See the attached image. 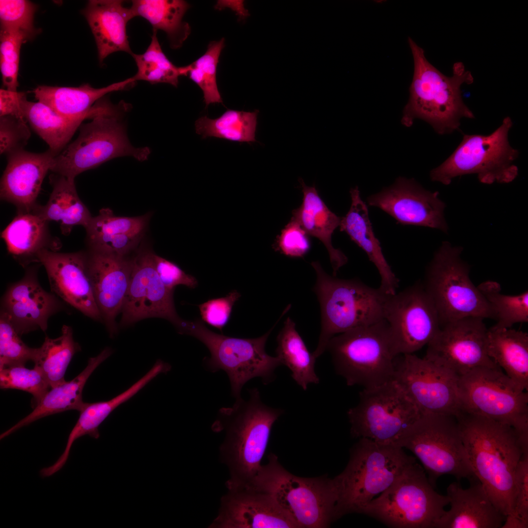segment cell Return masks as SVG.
I'll return each mask as SVG.
<instances>
[{
  "mask_svg": "<svg viewBox=\"0 0 528 528\" xmlns=\"http://www.w3.org/2000/svg\"><path fill=\"white\" fill-rule=\"evenodd\" d=\"M457 418L475 475L496 508L512 516L515 473L528 443L508 425L463 412Z\"/></svg>",
  "mask_w": 528,
  "mask_h": 528,
  "instance_id": "1",
  "label": "cell"
},
{
  "mask_svg": "<svg viewBox=\"0 0 528 528\" xmlns=\"http://www.w3.org/2000/svg\"><path fill=\"white\" fill-rule=\"evenodd\" d=\"M248 391V399L241 397L220 408L212 426L214 432L225 433L220 456L229 473L227 489L245 487L258 473L273 425L284 412L265 404L257 388Z\"/></svg>",
  "mask_w": 528,
  "mask_h": 528,
  "instance_id": "2",
  "label": "cell"
},
{
  "mask_svg": "<svg viewBox=\"0 0 528 528\" xmlns=\"http://www.w3.org/2000/svg\"><path fill=\"white\" fill-rule=\"evenodd\" d=\"M414 63L410 87V97L401 119L405 127H411L416 119L430 124L439 134L451 133L459 129L463 118H475L464 103L461 86L473 82L471 73L463 65L457 63L451 76H447L427 60L423 49L408 38Z\"/></svg>",
  "mask_w": 528,
  "mask_h": 528,
  "instance_id": "3",
  "label": "cell"
},
{
  "mask_svg": "<svg viewBox=\"0 0 528 528\" xmlns=\"http://www.w3.org/2000/svg\"><path fill=\"white\" fill-rule=\"evenodd\" d=\"M245 487L271 496L298 528H327L337 519L339 493L335 477L295 476L285 469L273 454Z\"/></svg>",
  "mask_w": 528,
  "mask_h": 528,
  "instance_id": "4",
  "label": "cell"
},
{
  "mask_svg": "<svg viewBox=\"0 0 528 528\" xmlns=\"http://www.w3.org/2000/svg\"><path fill=\"white\" fill-rule=\"evenodd\" d=\"M311 265L316 274L313 290L321 309V331L317 346L312 352L317 359L326 351L329 341L334 336L383 319L388 294L356 278L331 276L318 261L312 262Z\"/></svg>",
  "mask_w": 528,
  "mask_h": 528,
  "instance_id": "5",
  "label": "cell"
},
{
  "mask_svg": "<svg viewBox=\"0 0 528 528\" xmlns=\"http://www.w3.org/2000/svg\"><path fill=\"white\" fill-rule=\"evenodd\" d=\"M415 461L396 444L359 439L351 449L346 468L335 477L339 492L337 518L348 513H359Z\"/></svg>",
  "mask_w": 528,
  "mask_h": 528,
  "instance_id": "6",
  "label": "cell"
},
{
  "mask_svg": "<svg viewBox=\"0 0 528 528\" xmlns=\"http://www.w3.org/2000/svg\"><path fill=\"white\" fill-rule=\"evenodd\" d=\"M119 107L103 98L101 106L88 123L82 124L78 137L53 159L50 171L74 180L83 172L114 158H148V147L135 148L127 137Z\"/></svg>",
  "mask_w": 528,
  "mask_h": 528,
  "instance_id": "7",
  "label": "cell"
},
{
  "mask_svg": "<svg viewBox=\"0 0 528 528\" xmlns=\"http://www.w3.org/2000/svg\"><path fill=\"white\" fill-rule=\"evenodd\" d=\"M274 328L254 338L215 333L200 320H182L176 329L179 333L194 336L207 348L210 355L203 360L205 368L212 373L224 371L229 378L231 394L236 399L241 397L243 386L252 378L259 377L265 385L275 379V370L282 365L277 356L269 355L265 350Z\"/></svg>",
  "mask_w": 528,
  "mask_h": 528,
  "instance_id": "8",
  "label": "cell"
},
{
  "mask_svg": "<svg viewBox=\"0 0 528 528\" xmlns=\"http://www.w3.org/2000/svg\"><path fill=\"white\" fill-rule=\"evenodd\" d=\"M326 351L348 386L370 389L393 379L397 356L384 319L334 336Z\"/></svg>",
  "mask_w": 528,
  "mask_h": 528,
  "instance_id": "9",
  "label": "cell"
},
{
  "mask_svg": "<svg viewBox=\"0 0 528 528\" xmlns=\"http://www.w3.org/2000/svg\"><path fill=\"white\" fill-rule=\"evenodd\" d=\"M448 504L447 496L434 490L423 467L415 461L359 513L391 528H434Z\"/></svg>",
  "mask_w": 528,
  "mask_h": 528,
  "instance_id": "10",
  "label": "cell"
},
{
  "mask_svg": "<svg viewBox=\"0 0 528 528\" xmlns=\"http://www.w3.org/2000/svg\"><path fill=\"white\" fill-rule=\"evenodd\" d=\"M406 448L418 459L434 486L444 475L463 478L471 483L475 475L457 417L441 414L422 415L395 443Z\"/></svg>",
  "mask_w": 528,
  "mask_h": 528,
  "instance_id": "11",
  "label": "cell"
},
{
  "mask_svg": "<svg viewBox=\"0 0 528 528\" xmlns=\"http://www.w3.org/2000/svg\"><path fill=\"white\" fill-rule=\"evenodd\" d=\"M509 116L488 135L464 134L452 154L430 174L432 181L449 185L456 177L476 174L484 184L507 183L515 179L518 168L515 161L519 151L508 141L512 126Z\"/></svg>",
  "mask_w": 528,
  "mask_h": 528,
  "instance_id": "12",
  "label": "cell"
},
{
  "mask_svg": "<svg viewBox=\"0 0 528 528\" xmlns=\"http://www.w3.org/2000/svg\"><path fill=\"white\" fill-rule=\"evenodd\" d=\"M462 411L513 428L528 443V395L500 368H476L459 377Z\"/></svg>",
  "mask_w": 528,
  "mask_h": 528,
  "instance_id": "13",
  "label": "cell"
},
{
  "mask_svg": "<svg viewBox=\"0 0 528 528\" xmlns=\"http://www.w3.org/2000/svg\"><path fill=\"white\" fill-rule=\"evenodd\" d=\"M462 249L443 242L434 254L422 283L438 314L440 325L467 317L492 319L484 297L471 281Z\"/></svg>",
  "mask_w": 528,
  "mask_h": 528,
  "instance_id": "14",
  "label": "cell"
},
{
  "mask_svg": "<svg viewBox=\"0 0 528 528\" xmlns=\"http://www.w3.org/2000/svg\"><path fill=\"white\" fill-rule=\"evenodd\" d=\"M351 433L381 443H395L421 413L394 379L359 393L356 406L347 412Z\"/></svg>",
  "mask_w": 528,
  "mask_h": 528,
  "instance_id": "15",
  "label": "cell"
},
{
  "mask_svg": "<svg viewBox=\"0 0 528 528\" xmlns=\"http://www.w3.org/2000/svg\"><path fill=\"white\" fill-rule=\"evenodd\" d=\"M383 319L397 356L413 354L427 345L440 327L436 308L421 282L388 295Z\"/></svg>",
  "mask_w": 528,
  "mask_h": 528,
  "instance_id": "16",
  "label": "cell"
},
{
  "mask_svg": "<svg viewBox=\"0 0 528 528\" xmlns=\"http://www.w3.org/2000/svg\"><path fill=\"white\" fill-rule=\"evenodd\" d=\"M400 355L396 359L393 379L422 415L461 414L458 376L424 358Z\"/></svg>",
  "mask_w": 528,
  "mask_h": 528,
  "instance_id": "17",
  "label": "cell"
},
{
  "mask_svg": "<svg viewBox=\"0 0 528 528\" xmlns=\"http://www.w3.org/2000/svg\"><path fill=\"white\" fill-rule=\"evenodd\" d=\"M484 320L467 317L442 325L428 344L424 358L458 377L478 367L500 368L487 354L488 329Z\"/></svg>",
  "mask_w": 528,
  "mask_h": 528,
  "instance_id": "18",
  "label": "cell"
},
{
  "mask_svg": "<svg viewBox=\"0 0 528 528\" xmlns=\"http://www.w3.org/2000/svg\"><path fill=\"white\" fill-rule=\"evenodd\" d=\"M153 254L150 250L141 249L132 260L129 285L121 311L122 326L159 317L176 327L182 320L176 310L174 291L165 287L155 270Z\"/></svg>",
  "mask_w": 528,
  "mask_h": 528,
  "instance_id": "19",
  "label": "cell"
},
{
  "mask_svg": "<svg viewBox=\"0 0 528 528\" xmlns=\"http://www.w3.org/2000/svg\"><path fill=\"white\" fill-rule=\"evenodd\" d=\"M368 205L379 208L402 225L438 229L446 233L444 203L438 192L424 189L414 178L397 177L392 185L369 196Z\"/></svg>",
  "mask_w": 528,
  "mask_h": 528,
  "instance_id": "20",
  "label": "cell"
},
{
  "mask_svg": "<svg viewBox=\"0 0 528 528\" xmlns=\"http://www.w3.org/2000/svg\"><path fill=\"white\" fill-rule=\"evenodd\" d=\"M211 528H295L291 517L269 495L247 487L227 489Z\"/></svg>",
  "mask_w": 528,
  "mask_h": 528,
  "instance_id": "21",
  "label": "cell"
},
{
  "mask_svg": "<svg viewBox=\"0 0 528 528\" xmlns=\"http://www.w3.org/2000/svg\"><path fill=\"white\" fill-rule=\"evenodd\" d=\"M37 258L46 270L52 293L88 317L103 321L88 274L86 252L44 249Z\"/></svg>",
  "mask_w": 528,
  "mask_h": 528,
  "instance_id": "22",
  "label": "cell"
},
{
  "mask_svg": "<svg viewBox=\"0 0 528 528\" xmlns=\"http://www.w3.org/2000/svg\"><path fill=\"white\" fill-rule=\"evenodd\" d=\"M87 267L94 299L110 337L117 332L115 319L121 312L129 285L132 260L89 250Z\"/></svg>",
  "mask_w": 528,
  "mask_h": 528,
  "instance_id": "23",
  "label": "cell"
},
{
  "mask_svg": "<svg viewBox=\"0 0 528 528\" xmlns=\"http://www.w3.org/2000/svg\"><path fill=\"white\" fill-rule=\"evenodd\" d=\"M37 267L11 285L2 299V309L20 335L36 330L45 331L49 318L63 309L56 295L44 290L37 278Z\"/></svg>",
  "mask_w": 528,
  "mask_h": 528,
  "instance_id": "24",
  "label": "cell"
},
{
  "mask_svg": "<svg viewBox=\"0 0 528 528\" xmlns=\"http://www.w3.org/2000/svg\"><path fill=\"white\" fill-rule=\"evenodd\" d=\"M55 156L49 149L41 153L22 150L8 155L0 180L1 199L14 204L18 212L32 211L37 205L43 181Z\"/></svg>",
  "mask_w": 528,
  "mask_h": 528,
  "instance_id": "25",
  "label": "cell"
},
{
  "mask_svg": "<svg viewBox=\"0 0 528 528\" xmlns=\"http://www.w3.org/2000/svg\"><path fill=\"white\" fill-rule=\"evenodd\" d=\"M450 509L434 528H500L506 517L495 506L479 481L463 489L457 482L447 488Z\"/></svg>",
  "mask_w": 528,
  "mask_h": 528,
  "instance_id": "26",
  "label": "cell"
},
{
  "mask_svg": "<svg viewBox=\"0 0 528 528\" xmlns=\"http://www.w3.org/2000/svg\"><path fill=\"white\" fill-rule=\"evenodd\" d=\"M120 0H91L83 10L94 36L99 62L115 52L132 51L127 34V24L135 17L131 8Z\"/></svg>",
  "mask_w": 528,
  "mask_h": 528,
  "instance_id": "27",
  "label": "cell"
},
{
  "mask_svg": "<svg viewBox=\"0 0 528 528\" xmlns=\"http://www.w3.org/2000/svg\"><path fill=\"white\" fill-rule=\"evenodd\" d=\"M170 370V364L158 360L145 375L111 399L94 403L85 402L79 411V417L68 436L64 452L54 463L43 468L44 474L49 477L60 470L67 461L75 440L85 435L98 439L100 436L99 426L114 409L133 397L157 375L168 373Z\"/></svg>",
  "mask_w": 528,
  "mask_h": 528,
  "instance_id": "28",
  "label": "cell"
},
{
  "mask_svg": "<svg viewBox=\"0 0 528 528\" xmlns=\"http://www.w3.org/2000/svg\"><path fill=\"white\" fill-rule=\"evenodd\" d=\"M350 193L351 205L346 215L341 218L340 230L348 234L376 267L380 276L379 289L386 294H394L399 281L385 259L380 242L374 233L368 206L362 199L358 186L351 188Z\"/></svg>",
  "mask_w": 528,
  "mask_h": 528,
  "instance_id": "29",
  "label": "cell"
},
{
  "mask_svg": "<svg viewBox=\"0 0 528 528\" xmlns=\"http://www.w3.org/2000/svg\"><path fill=\"white\" fill-rule=\"evenodd\" d=\"M133 77L105 87L95 88L86 84L78 87L39 86L33 92L57 113L70 118L90 119L101 107L100 99L109 93L124 90L133 84Z\"/></svg>",
  "mask_w": 528,
  "mask_h": 528,
  "instance_id": "30",
  "label": "cell"
},
{
  "mask_svg": "<svg viewBox=\"0 0 528 528\" xmlns=\"http://www.w3.org/2000/svg\"><path fill=\"white\" fill-rule=\"evenodd\" d=\"M48 223L34 211L18 212L2 232L8 252L23 267L38 263L41 251H57L60 248V242L51 236Z\"/></svg>",
  "mask_w": 528,
  "mask_h": 528,
  "instance_id": "31",
  "label": "cell"
},
{
  "mask_svg": "<svg viewBox=\"0 0 528 528\" xmlns=\"http://www.w3.org/2000/svg\"><path fill=\"white\" fill-rule=\"evenodd\" d=\"M112 352L110 348H106L97 356L89 358L86 367L72 380L50 388L33 411L1 434L0 439L44 417L67 410L79 411L85 404L82 399V393L86 382L93 371Z\"/></svg>",
  "mask_w": 528,
  "mask_h": 528,
  "instance_id": "32",
  "label": "cell"
},
{
  "mask_svg": "<svg viewBox=\"0 0 528 528\" xmlns=\"http://www.w3.org/2000/svg\"><path fill=\"white\" fill-rule=\"evenodd\" d=\"M299 181L303 201L299 207L293 211L291 219L299 223L308 235L316 237L323 243L329 255L333 275L335 276L348 261L344 253L334 248L331 243V236L339 227L341 218L328 207L314 186H307L302 179Z\"/></svg>",
  "mask_w": 528,
  "mask_h": 528,
  "instance_id": "33",
  "label": "cell"
},
{
  "mask_svg": "<svg viewBox=\"0 0 528 528\" xmlns=\"http://www.w3.org/2000/svg\"><path fill=\"white\" fill-rule=\"evenodd\" d=\"M489 357L522 389H528V334L511 328L488 329Z\"/></svg>",
  "mask_w": 528,
  "mask_h": 528,
  "instance_id": "34",
  "label": "cell"
},
{
  "mask_svg": "<svg viewBox=\"0 0 528 528\" xmlns=\"http://www.w3.org/2000/svg\"><path fill=\"white\" fill-rule=\"evenodd\" d=\"M52 190L44 206L37 205L33 211L49 222L61 225L64 235H68L76 225L86 228L92 217L77 194L74 180L53 174L50 176Z\"/></svg>",
  "mask_w": 528,
  "mask_h": 528,
  "instance_id": "35",
  "label": "cell"
},
{
  "mask_svg": "<svg viewBox=\"0 0 528 528\" xmlns=\"http://www.w3.org/2000/svg\"><path fill=\"white\" fill-rule=\"evenodd\" d=\"M190 5L182 0H134L131 7L134 17L147 20L154 30L165 32L172 48L180 47L191 32L183 17Z\"/></svg>",
  "mask_w": 528,
  "mask_h": 528,
  "instance_id": "36",
  "label": "cell"
},
{
  "mask_svg": "<svg viewBox=\"0 0 528 528\" xmlns=\"http://www.w3.org/2000/svg\"><path fill=\"white\" fill-rule=\"evenodd\" d=\"M22 108L26 121L56 155L67 145L85 120L64 117L42 102L28 101L26 96L22 100Z\"/></svg>",
  "mask_w": 528,
  "mask_h": 528,
  "instance_id": "37",
  "label": "cell"
},
{
  "mask_svg": "<svg viewBox=\"0 0 528 528\" xmlns=\"http://www.w3.org/2000/svg\"><path fill=\"white\" fill-rule=\"evenodd\" d=\"M277 342L276 356L282 365L290 370L291 377L298 385L306 390L308 384L319 383L320 380L315 372L316 358L308 351L290 317L284 322Z\"/></svg>",
  "mask_w": 528,
  "mask_h": 528,
  "instance_id": "38",
  "label": "cell"
},
{
  "mask_svg": "<svg viewBox=\"0 0 528 528\" xmlns=\"http://www.w3.org/2000/svg\"><path fill=\"white\" fill-rule=\"evenodd\" d=\"M81 350L73 337L71 327L64 325L61 335L54 339L45 338L42 346L36 348L33 360L34 367L39 369L50 388L66 381L65 375L74 355Z\"/></svg>",
  "mask_w": 528,
  "mask_h": 528,
  "instance_id": "39",
  "label": "cell"
},
{
  "mask_svg": "<svg viewBox=\"0 0 528 528\" xmlns=\"http://www.w3.org/2000/svg\"><path fill=\"white\" fill-rule=\"evenodd\" d=\"M259 110H227L215 119L202 116L195 122L196 132L203 138L215 137L232 141H256L255 132Z\"/></svg>",
  "mask_w": 528,
  "mask_h": 528,
  "instance_id": "40",
  "label": "cell"
},
{
  "mask_svg": "<svg viewBox=\"0 0 528 528\" xmlns=\"http://www.w3.org/2000/svg\"><path fill=\"white\" fill-rule=\"evenodd\" d=\"M487 302L496 323L492 328L508 329L517 323L528 322V291L516 295L501 293L500 285L486 281L477 286Z\"/></svg>",
  "mask_w": 528,
  "mask_h": 528,
  "instance_id": "41",
  "label": "cell"
},
{
  "mask_svg": "<svg viewBox=\"0 0 528 528\" xmlns=\"http://www.w3.org/2000/svg\"><path fill=\"white\" fill-rule=\"evenodd\" d=\"M151 42L142 54L132 53L137 71L133 76L135 81L142 80L154 84L167 83L177 87L178 78L183 75L182 67L175 66L163 52L154 30Z\"/></svg>",
  "mask_w": 528,
  "mask_h": 528,
  "instance_id": "42",
  "label": "cell"
},
{
  "mask_svg": "<svg viewBox=\"0 0 528 528\" xmlns=\"http://www.w3.org/2000/svg\"><path fill=\"white\" fill-rule=\"evenodd\" d=\"M224 46V38L210 42L203 55L191 64L183 66L184 75H188L202 90L206 107L211 104L222 103L217 86L216 73Z\"/></svg>",
  "mask_w": 528,
  "mask_h": 528,
  "instance_id": "43",
  "label": "cell"
},
{
  "mask_svg": "<svg viewBox=\"0 0 528 528\" xmlns=\"http://www.w3.org/2000/svg\"><path fill=\"white\" fill-rule=\"evenodd\" d=\"M150 217L149 214L134 217H118L110 209L102 208L97 216L92 217L85 228L86 239L122 234H143Z\"/></svg>",
  "mask_w": 528,
  "mask_h": 528,
  "instance_id": "44",
  "label": "cell"
},
{
  "mask_svg": "<svg viewBox=\"0 0 528 528\" xmlns=\"http://www.w3.org/2000/svg\"><path fill=\"white\" fill-rule=\"evenodd\" d=\"M0 387L2 389H18L33 396V408L50 386L42 372L34 367L29 369L24 365H13L0 369Z\"/></svg>",
  "mask_w": 528,
  "mask_h": 528,
  "instance_id": "45",
  "label": "cell"
},
{
  "mask_svg": "<svg viewBox=\"0 0 528 528\" xmlns=\"http://www.w3.org/2000/svg\"><path fill=\"white\" fill-rule=\"evenodd\" d=\"M36 5L26 0H0V30L19 33L26 40L38 33L34 24Z\"/></svg>",
  "mask_w": 528,
  "mask_h": 528,
  "instance_id": "46",
  "label": "cell"
},
{
  "mask_svg": "<svg viewBox=\"0 0 528 528\" xmlns=\"http://www.w3.org/2000/svg\"><path fill=\"white\" fill-rule=\"evenodd\" d=\"M8 316L0 312V369L13 365H24L33 361L36 348L23 343Z\"/></svg>",
  "mask_w": 528,
  "mask_h": 528,
  "instance_id": "47",
  "label": "cell"
},
{
  "mask_svg": "<svg viewBox=\"0 0 528 528\" xmlns=\"http://www.w3.org/2000/svg\"><path fill=\"white\" fill-rule=\"evenodd\" d=\"M26 41L19 33L0 30V68L3 84L9 90L17 91L20 50Z\"/></svg>",
  "mask_w": 528,
  "mask_h": 528,
  "instance_id": "48",
  "label": "cell"
},
{
  "mask_svg": "<svg viewBox=\"0 0 528 528\" xmlns=\"http://www.w3.org/2000/svg\"><path fill=\"white\" fill-rule=\"evenodd\" d=\"M528 528V452L522 456L515 477L513 514L506 517L502 528Z\"/></svg>",
  "mask_w": 528,
  "mask_h": 528,
  "instance_id": "49",
  "label": "cell"
},
{
  "mask_svg": "<svg viewBox=\"0 0 528 528\" xmlns=\"http://www.w3.org/2000/svg\"><path fill=\"white\" fill-rule=\"evenodd\" d=\"M25 119L10 115L0 116V152L7 156L24 150L31 135Z\"/></svg>",
  "mask_w": 528,
  "mask_h": 528,
  "instance_id": "50",
  "label": "cell"
},
{
  "mask_svg": "<svg viewBox=\"0 0 528 528\" xmlns=\"http://www.w3.org/2000/svg\"><path fill=\"white\" fill-rule=\"evenodd\" d=\"M308 235L299 223L291 219L278 236L274 248L289 257H303L310 247Z\"/></svg>",
  "mask_w": 528,
  "mask_h": 528,
  "instance_id": "51",
  "label": "cell"
},
{
  "mask_svg": "<svg viewBox=\"0 0 528 528\" xmlns=\"http://www.w3.org/2000/svg\"><path fill=\"white\" fill-rule=\"evenodd\" d=\"M241 294L233 290L224 297L209 300L198 306L202 320L222 331L228 322L235 303Z\"/></svg>",
  "mask_w": 528,
  "mask_h": 528,
  "instance_id": "52",
  "label": "cell"
},
{
  "mask_svg": "<svg viewBox=\"0 0 528 528\" xmlns=\"http://www.w3.org/2000/svg\"><path fill=\"white\" fill-rule=\"evenodd\" d=\"M143 235L122 234L101 236L86 240L90 250L125 256L138 245Z\"/></svg>",
  "mask_w": 528,
  "mask_h": 528,
  "instance_id": "53",
  "label": "cell"
},
{
  "mask_svg": "<svg viewBox=\"0 0 528 528\" xmlns=\"http://www.w3.org/2000/svg\"><path fill=\"white\" fill-rule=\"evenodd\" d=\"M153 261L155 270L165 287L174 291L176 286L181 285L190 288L198 285V281L192 275L186 273L176 264L154 253Z\"/></svg>",
  "mask_w": 528,
  "mask_h": 528,
  "instance_id": "54",
  "label": "cell"
},
{
  "mask_svg": "<svg viewBox=\"0 0 528 528\" xmlns=\"http://www.w3.org/2000/svg\"><path fill=\"white\" fill-rule=\"evenodd\" d=\"M26 96L23 92L0 89V116L10 115L25 119L22 108V101Z\"/></svg>",
  "mask_w": 528,
  "mask_h": 528,
  "instance_id": "55",
  "label": "cell"
}]
</instances>
